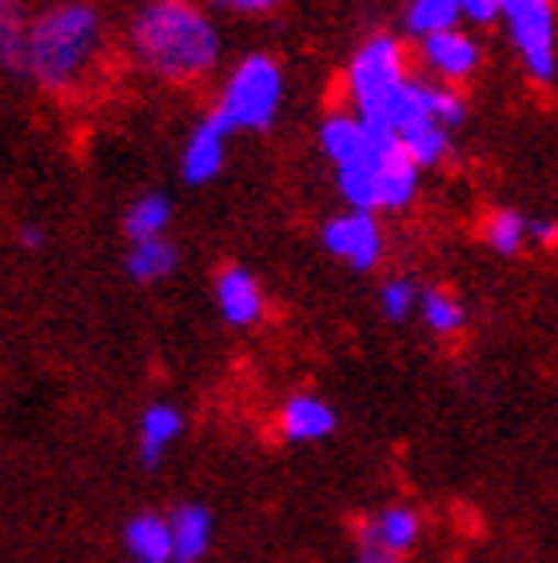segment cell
<instances>
[{"instance_id": "cell-1", "label": "cell", "mask_w": 558, "mask_h": 563, "mask_svg": "<svg viewBox=\"0 0 558 563\" xmlns=\"http://www.w3.org/2000/svg\"><path fill=\"white\" fill-rule=\"evenodd\" d=\"M132 53L160 80H200L220 60V33L188 0H152L132 21Z\"/></svg>"}, {"instance_id": "cell-2", "label": "cell", "mask_w": 558, "mask_h": 563, "mask_svg": "<svg viewBox=\"0 0 558 563\" xmlns=\"http://www.w3.org/2000/svg\"><path fill=\"white\" fill-rule=\"evenodd\" d=\"M104 41V21L85 0L56 4L33 21L29 33V76L48 92L80 85Z\"/></svg>"}, {"instance_id": "cell-3", "label": "cell", "mask_w": 558, "mask_h": 563, "mask_svg": "<svg viewBox=\"0 0 558 563\" xmlns=\"http://www.w3.org/2000/svg\"><path fill=\"white\" fill-rule=\"evenodd\" d=\"M279 104H283V68H279L276 56L252 53L227 76L220 104H215V117L224 120L232 132L236 129L259 132L276 120Z\"/></svg>"}, {"instance_id": "cell-4", "label": "cell", "mask_w": 558, "mask_h": 563, "mask_svg": "<svg viewBox=\"0 0 558 563\" xmlns=\"http://www.w3.org/2000/svg\"><path fill=\"white\" fill-rule=\"evenodd\" d=\"M403 85H408V53H403V41H395V36H371L351 56L347 92L355 100V117H364L367 124H379L387 100L395 97Z\"/></svg>"}, {"instance_id": "cell-5", "label": "cell", "mask_w": 558, "mask_h": 563, "mask_svg": "<svg viewBox=\"0 0 558 563\" xmlns=\"http://www.w3.org/2000/svg\"><path fill=\"white\" fill-rule=\"evenodd\" d=\"M503 24L511 33L523 73L535 85H555L558 76V12L555 0H503Z\"/></svg>"}, {"instance_id": "cell-6", "label": "cell", "mask_w": 558, "mask_h": 563, "mask_svg": "<svg viewBox=\"0 0 558 563\" xmlns=\"http://www.w3.org/2000/svg\"><path fill=\"white\" fill-rule=\"evenodd\" d=\"M323 249L332 252L335 261L347 264L351 272H371L383 256V228H379L376 212H339L320 228Z\"/></svg>"}, {"instance_id": "cell-7", "label": "cell", "mask_w": 558, "mask_h": 563, "mask_svg": "<svg viewBox=\"0 0 558 563\" xmlns=\"http://www.w3.org/2000/svg\"><path fill=\"white\" fill-rule=\"evenodd\" d=\"M227 136H232V129H227L215 112L196 124L192 136H188V144H183V156H180V180L183 185H192V188L212 185L215 176L224 173Z\"/></svg>"}, {"instance_id": "cell-8", "label": "cell", "mask_w": 558, "mask_h": 563, "mask_svg": "<svg viewBox=\"0 0 558 563\" xmlns=\"http://www.w3.org/2000/svg\"><path fill=\"white\" fill-rule=\"evenodd\" d=\"M418 53H423V65L439 76L443 85H462L471 80L483 65V48L471 33L462 29H447V33H435L427 41H418Z\"/></svg>"}, {"instance_id": "cell-9", "label": "cell", "mask_w": 558, "mask_h": 563, "mask_svg": "<svg viewBox=\"0 0 558 563\" xmlns=\"http://www.w3.org/2000/svg\"><path fill=\"white\" fill-rule=\"evenodd\" d=\"M335 408L323 396L312 391H300V396H288L283 408H279V435L288 444H315V440H327L335 432Z\"/></svg>"}, {"instance_id": "cell-10", "label": "cell", "mask_w": 558, "mask_h": 563, "mask_svg": "<svg viewBox=\"0 0 558 563\" xmlns=\"http://www.w3.org/2000/svg\"><path fill=\"white\" fill-rule=\"evenodd\" d=\"M215 308H220V316L232 328H252L264 316V288H259V280L247 268L227 264L215 276Z\"/></svg>"}, {"instance_id": "cell-11", "label": "cell", "mask_w": 558, "mask_h": 563, "mask_svg": "<svg viewBox=\"0 0 558 563\" xmlns=\"http://www.w3.org/2000/svg\"><path fill=\"white\" fill-rule=\"evenodd\" d=\"M183 435V412L176 404L156 400L144 408L140 416V432H136V452L144 467H160V460L168 455V448Z\"/></svg>"}, {"instance_id": "cell-12", "label": "cell", "mask_w": 558, "mask_h": 563, "mask_svg": "<svg viewBox=\"0 0 558 563\" xmlns=\"http://www.w3.org/2000/svg\"><path fill=\"white\" fill-rule=\"evenodd\" d=\"M376 124H367L364 117H355V112H335V117L323 120L320 129V148L323 156L335 164V168H344V164L359 161L371 141H376Z\"/></svg>"}, {"instance_id": "cell-13", "label": "cell", "mask_w": 558, "mask_h": 563, "mask_svg": "<svg viewBox=\"0 0 558 563\" xmlns=\"http://www.w3.org/2000/svg\"><path fill=\"white\" fill-rule=\"evenodd\" d=\"M124 552H129L132 563H176L168 516H156V511L132 516L124 523Z\"/></svg>"}, {"instance_id": "cell-14", "label": "cell", "mask_w": 558, "mask_h": 563, "mask_svg": "<svg viewBox=\"0 0 558 563\" xmlns=\"http://www.w3.org/2000/svg\"><path fill=\"white\" fill-rule=\"evenodd\" d=\"M172 523V552L176 563H200L212 548V511L204 504H180V508L168 516Z\"/></svg>"}, {"instance_id": "cell-15", "label": "cell", "mask_w": 558, "mask_h": 563, "mask_svg": "<svg viewBox=\"0 0 558 563\" xmlns=\"http://www.w3.org/2000/svg\"><path fill=\"white\" fill-rule=\"evenodd\" d=\"M418 528H423V523H418V511L403 508V504H391V508H383L379 516H371V520L364 523L367 536H371L383 552L399 555V560L418 543Z\"/></svg>"}, {"instance_id": "cell-16", "label": "cell", "mask_w": 558, "mask_h": 563, "mask_svg": "<svg viewBox=\"0 0 558 563\" xmlns=\"http://www.w3.org/2000/svg\"><path fill=\"white\" fill-rule=\"evenodd\" d=\"M29 33L33 21L24 0H0V60L24 76H29Z\"/></svg>"}, {"instance_id": "cell-17", "label": "cell", "mask_w": 558, "mask_h": 563, "mask_svg": "<svg viewBox=\"0 0 558 563\" xmlns=\"http://www.w3.org/2000/svg\"><path fill=\"white\" fill-rule=\"evenodd\" d=\"M172 224V200L164 192H148L132 200V208L124 212V236L129 244H144V240H160Z\"/></svg>"}, {"instance_id": "cell-18", "label": "cell", "mask_w": 558, "mask_h": 563, "mask_svg": "<svg viewBox=\"0 0 558 563\" xmlns=\"http://www.w3.org/2000/svg\"><path fill=\"white\" fill-rule=\"evenodd\" d=\"M180 252L168 236L160 240H144V244H132L129 256H124V272H129L136 284H156L164 276H172Z\"/></svg>"}, {"instance_id": "cell-19", "label": "cell", "mask_w": 558, "mask_h": 563, "mask_svg": "<svg viewBox=\"0 0 558 563\" xmlns=\"http://www.w3.org/2000/svg\"><path fill=\"white\" fill-rule=\"evenodd\" d=\"M526 240H531V217H523L515 208H494L483 220V244L494 256H518Z\"/></svg>"}, {"instance_id": "cell-20", "label": "cell", "mask_w": 558, "mask_h": 563, "mask_svg": "<svg viewBox=\"0 0 558 563\" xmlns=\"http://www.w3.org/2000/svg\"><path fill=\"white\" fill-rule=\"evenodd\" d=\"M399 144H403V152H408L418 168H435L451 152V132L443 129V124H435V120H423L415 129L399 132Z\"/></svg>"}, {"instance_id": "cell-21", "label": "cell", "mask_w": 558, "mask_h": 563, "mask_svg": "<svg viewBox=\"0 0 558 563\" xmlns=\"http://www.w3.org/2000/svg\"><path fill=\"white\" fill-rule=\"evenodd\" d=\"M418 316L423 324L435 332V336H455L467 324V308H462L459 296H451L447 288H427L418 296Z\"/></svg>"}, {"instance_id": "cell-22", "label": "cell", "mask_w": 558, "mask_h": 563, "mask_svg": "<svg viewBox=\"0 0 558 563\" xmlns=\"http://www.w3.org/2000/svg\"><path fill=\"white\" fill-rule=\"evenodd\" d=\"M459 4L462 0H411L408 4V33L427 41L435 33H447L459 24Z\"/></svg>"}, {"instance_id": "cell-23", "label": "cell", "mask_w": 558, "mask_h": 563, "mask_svg": "<svg viewBox=\"0 0 558 563\" xmlns=\"http://www.w3.org/2000/svg\"><path fill=\"white\" fill-rule=\"evenodd\" d=\"M418 284L408 276H391V280L379 288V312L391 320V324H403L411 320V312H418Z\"/></svg>"}, {"instance_id": "cell-24", "label": "cell", "mask_w": 558, "mask_h": 563, "mask_svg": "<svg viewBox=\"0 0 558 563\" xmlns=\"http://www.w3.org/2000/svg\"><path fill=\"white\" fill-rule=\"evenodd\" d=\"M431 117L447 132H455L467 120V97L455 85H435L431 88Z\"/></svg>"}, {"instance_id": "cell-25", "label": "cell", "mask_w": 558, "mask_h": 563, "mask_svg": "<svg viewBox=\"0 0 558 563\" xmlns=\"http://www.w3.org/2000/svg\"><path fill=\"white\" fill-rule=\"evenodd\" d=\"M459 16L467 24H494L503 21V0H462Z\"/></svg>"}, {"instance_id": "cell-26", "label": "cell", "mask_w": 558, "mask_h": 563, "mask_svg": "<svg viewBox=\"0 0 558 563\" xmlns=\"http://www.w3.org/2000/svg\"><path fill=\"white\" fill-rule=\"evenodd\" d=\"M355 563H399V555L383 552V548L359 528V536H355Z\"/></svg>"}, {"instance_id": "cell-27", "label": "cell", "mask_w": 558, "mask_h": 563, "mask_svg": "<svg viewBox=\"0 0 558 563\" xmlns=\"http://www.w3.org/2000/svg\"><path fill=\"white\" fill-rule=\"evenodd\" d=\"M531 240L538 249H558V220L555 217H531Z\"/></svg>"}, {"instance_id": "cell-28", "label": "cell", "mask_w": 558, "mask_h": 563, "mask_svg": "<svg viewBox=\"0 0 558 563\" xmlns=\"http://www.w3.org/2000/svg\"><path fill=\"white\" fill-rule=\"evenodd\" d=\"M224 4L232 12H268V9H276L279 0H224Z\"/></svg>"}, {"instance_id": "cell-29", "label": "cell", "mask_w": 558, "mask_h": 563, "mask_svg": "<svg viewBox=\"0 0 558 563\" xmlns=\"http://www.w3.org/2000/svg\"><path fill=\"white\" fill-rule=\"evenodd\" d=\"M21 244H24V249H41L44 232H41V228H21Z\"/></svg>"}]
</instances>
